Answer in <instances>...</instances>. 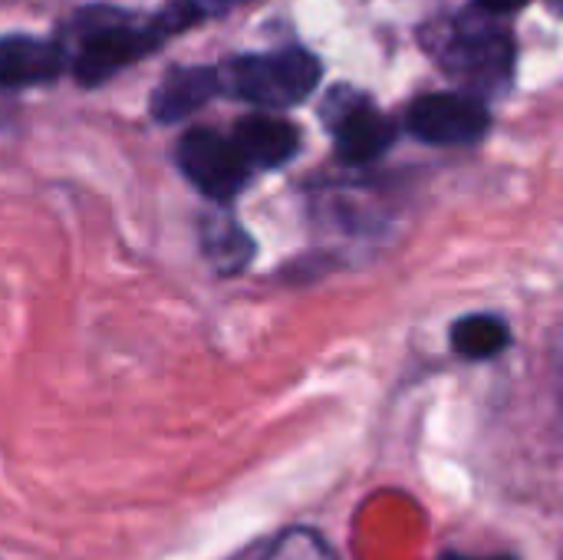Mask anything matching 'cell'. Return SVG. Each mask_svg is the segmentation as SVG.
<instances>
[{
	"label": "cell",
	"instance_id": "obj_8",
	"mask_svg": "<svg viewBox=\"0 0 563 560\" xmlns=\"http://www.w3.org/2000/svg\"><path fill=\"white\" fill-rule=\"evenodd\" d=\"M221 89L218 73L208 66H178L152 92V116L158 122H178L201 109Z\"/></svg>",
	"mask_w": 563,
	"mask_h": 560
},
{
	"label": "cell",
	"instance_id": "obj_4",
	"mask_svg": "<svg viewBox=\"0 0 563 560\" xmlns=\"http://www.w3.org/2000/svg\"><path fill=\"white\" fill-rule=\"evenodd\" d=\"M162 40H165V33L155 23H148V26H125V23L92 26V33H86V40L79 46L73 73L79 83L99 86L102 79L115 76L139 56L152 53Z\"/></svg>",
	"mask_w": 563,
	"mask_h": 560
},
{
	"label": "cell",
	"instance_id": "obj_1",
	"mask_svg": "<svg viewBox=\"0 0 563 560\" xmlns=\"http://www.w3.org/2000/svg\"><path fill=\"white\" fill-rule=\"evenodd\" d=\"M221 89L247 99L254 106L284 109L307 99L320 83V63L307 50H284V53H257L238 56L234 63L218 73Z\"/></svg>",
	"mask_w": 563,
	"mask_h": 560
},
{
	"label": "cell",
	"instance_id": "obj_13",
	"mask_svg": "<svg viewBox=\"0 0 563 560\" xmlns=\"http://www.w3.org/2000/svg\"><path fill=\"white\" fill-rule=\"evenodd\" d=\"M475 3L488 13H515L525 7V0H475Z\"/></svg>",
	"mask_w": 563,
	"mask_h": 560
},
{
	"label": "cell",
	"instance_id": "obj_9",
	"mask_svg": "<svg viewBox=\"0 0 563 560\" xmlns=\"http://www.w3.org/2000/svg\"><path fill=\"white\" fill-rule=\"evenodd\" d=\"M238 152L244 155L247 165H261V168H274V165H284L297 145H300V135L297 129L287 122V119H277V116H247L234 125V139Z\"/></svg>",
	"mask_w": 563,
	"mask_h": 560
},
{
	"label": "cell",
	"instance_id": "obj_7",
	"mask_svg": "<svg viewBox=\"0 0 563 560\" xmlns=\"http://www.w3.org/2000/svg\"><path fill=\"white\" fill-rule=\"evenodd\" d=\"M63 69V50L36 36H3L0 40V86L20 89L56 79Z\"/></svg>",
	"mask_w": 563,
	"mask_h": 560
},
{
	"label": "cell",
	"instance_id": "obj_3",
	"mask_svg": "<svg viewBox=\"0 0 563 560\" xmlns=\"http://www.w3.org/2000/svg\"><path fill=\"white\" fill-rule=\"evenodd\" d=\"M181 172L214 201H228L247 178V162L238 145L214 129H191L178 142Z\"/></svg>",
	"mask_w": 563,
	"mask_h": 560
},
{
	"label": "cell",
	"instance_id": "obj_12",
	"mask_svg": "<svg viewBox=\"0 0 563 560\" xmlns=\"http://www.w3.org/2000/svg\"><path fill=\"white\" fill-rule=\"evenodd\" d=\"M201 241H205L208 257L218 264V271H238V264H244L251 257V241L244 238V231H238L228 221L205 224Z\"/></svg>",
	"mask_w": 563,
	"mask_h": 560
},
{
	"label": "cell",
	"instance_id": "obj_11",
	"mask_svg": "<svg viewBox=\"0 0 563 560\" xmlns=\"http://www.w3.org/2000/svg\"><path fill=\"white\" fill-rule=\"evenodd\" d=\"M511 333L498 317H465L452 327V347L465 360H492L508 347Z\"/></svg>",
	"mask_w": 563,
	"mask_h": 560
},
{
	"label": "cell",
	"instance_id": "obj_10",
	"mask_svg": "<svg viewBox=\"0 0 563 560\" xmlns=\"http://www.w3.org/2000/svg\"><path fill=\"white\" fill-rule=\"evenodd\" d=\"M234 560H340L330 541L313 528H287L277 531L247 551H241Z\"/></svg>",
	"mask_w": 563,
	"mask_h": 560
},
{
	"label": "cell",
	"instance_id": "obj_6",
	"mask_svg": "<svg viewBox=\"0 0 563 560\" xmlns=\"http://www.w3.org/2000/svg\"><path fill=\"white\" fill-rule=\"evenodd\" d=\"M333 129H336V155L353 165L383 155L396 139V122L363 102L346 106L333 119Z\"/></svg>",
	"mask_w": 563,
	"mask_h": 560
},
{
	"label": "cell",
	"instance_id": "obj_14",
	"mask_svg": "<svg viewBox=\"0 0 563 560\" xmlns=\"http://www.w3.org/2000/svg\"><path fill=\"white\" fill-rule=\"evenodd\" d=\"M445 560H511V558H462V554H449Z\"/></svg>",
	"mask_w": 563,
	"mask_h": 560
},
{
	"label": "cell",
	"instance_id": "obj_2",
	"mask_svg": "<svg viewBox=\"0 0 563 560\" xmlns=\"http://www.w3.org/2000/svg\"><path fill=\"white\" fill-rule=\"evenodd\" d=\"M511 40L495 26V23H482L475 17H459L452 20L442 46H439V59L445 63V69L452 76L468 79L472 86H492L501 83L511 73Z\"/></svg>",
	"mask_w": 563,
	"mask_h": 560
},
{
	"label": "cell",
	"instance_id": "obj_5",
	"mask_svg": "<svg viewBox=\"0 0 563 560\" xmlns=\"http://www.w3.org/2000/svg\"><path fill=\"white\" fill-rule=\"evenodd\" d=\"M492 125L488 109L462 92H432L412 102L409 129L432 145H468L478 142Z\"/></svg>",
	"mask_w": 563,
	"mask_h": 560
}]
</instances>
